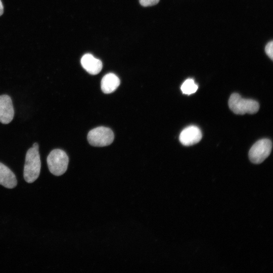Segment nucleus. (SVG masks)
Listing matches in <instances>:
<instances>
[{
    "instance_id": "obj_1",
    "label": "nucleus",
    "mask_w": 273,
    "mask_h": 273,
    "mask_svg": "<svg viewBox=\"0 0 273 273\" xmlns=\"http://www.w3.org/2000/svg\"><path fill=\"white\" fill-rule=\"evenodd\" d=\"M41 161L38 152V145L35 143L27 151L24 167V178L28 183L34 182L39 176Z\"/></svg>"
},
{
    "instance_id": "obj_2",
    "label": "nucleus",
    "mask_w": 273,
    "mask_h": 273,
    "mask_svg": "<svg viewBox=\"0 0 273 273\" xmlns=\"http://www.w3.org/2000/svg\"><path fill=\"white\" fill-rule=\"evenodd\" d=\"M230 109L236 114H254L259 108L258 103L252 99L242 98L237 93L232 94L229 100Z\"/></svg>"
},
{
    "instance_id": "obj_3",
    "label": "nucleus",
    "mask_w": 273,
    "mask_h": 273,
    "mask_svg": "<svg viewBox=\"0 0 273 273\" xmlns=\"http://www.w3.org/2000/svg\"><path fill=\"white\" fill-rule=\"evenodd\" d=\"M47 161L50 171L55 175L59 176L66 172L69 158L62 150L54 149L48 156Z\"/></svg>"
},
{
    "instance_id": "obj_4",
    "label": "nucleus",
    "mask_w": 273,
    "mask_h": 273,
    "mask_svg": "<svg viewBox=\"0 0 273 273\" xmlns=\"http://www.w3.org/2000/svg\"><path fill=\"white\" fill-rule=\"evenodd\" d=\"M114 135L112 130L106 127L100 126L93 129L87 134L90 145L96 147H104L110 145Z\"/></svg>"
},
{
    "instance_id": "obj_5",
    "label": "nucleus",
    "mask_w": 273,
    "mask_h": 273,
    "mask_svg": "<svg viewBox=\"0 0 273 273\" xmlns=\"http://www.w3.org/2000/svg\"><path fill=\"white\" fill-rule=\"evenodd\" d=\"M272 149V143L267 139L257 141L250 148L249 158L255 164L262 162L270 154Z\"/></svg>"
},
{
    "instance_id": "obj_6",
    "label": "nucleus",
    "mask_w": 273,
    "mask_h": 273,
    "mask_svg": "<svg viewBox=\"0 0 273 273\" xmlns=\"http://www.w3.org/2000/svg\"><path fill=\"white\" fill-rule=\"evenodd\" d=\"M201 130L196 126L191 125L184 128L179 134V141L184 146H189L198 143L202 139Z\"/></svg>"
},
{
    "instance_id": "obj_7",
    "label": "nucleus",
    "mask_w": 273,
    "mask_h": 273,
    "mask_svg": "<svg viewBox=\"0 0 273 273\" xmlns=\"http://www.w3.org/2000/svg\"><path fill=\"white\" fill-rule=\"evenodd\" d=\"M14 110L12 100L8 95L0 96V122L9 123L13 119Z\"/></svg>"
},
{
    "instance_id": "obj_8",
    "label": "nucleus",
    "mask_w": 273,
    "mask_h": 273,
    "mask_svg": "<svg viewBox=\"0 0 273 273\" xmlns=\"http://www.w3.org/2000/svg\"><path fill=\"white\" fill-rule=\"evenodd\" d=\"M82 67L89 74L96 75L102 70L103 64L101 60L90 54L84 55L80 60Z\"/></svg>"
},
{
    "instance_id": "obj_9",
    "label": "nucleus",
    "mask_w": 273,
    "mask_h": 273,
    "mask_svg": "<svg viewBox=\"0 0 273 273\" xmlns=\"http://www.w3.org/2000/svg\"><path fill=\"white\" fill-rule=\"evenodd\" d=\"M17 184L16 177L11 170L0 162V185L9 188H15Z\"/></svg>"
},
{
    "instance_id": "obj_10",
    "label": "nucleus",
    "mask_w": 273,
    "mask_h": 273,
    "mask_svg": "<svg viewBox=\"0 0 273 273\" xmlns=\"http://www.w3.org/2000/svg\"><path fill=\"white\" fill-rule=\"evenodd\" d=\"M120 85V79L115 74L110 73L106 74L102 78L101 87L105 94H110L114 92Z\"/></svg>"
},
{
    "instance_id": "obj_11",
    "label": "nucleus",
    "mask_w": 273,
    "mask_h": 273,
    "mask_svg": "<svg viewBox=\"0 0 273 273\" xmlns=\"http://www.w3.org/2000/svg\"><path fill=\"white\" fill-rule=\"evenodd\" d=\"M198 87V85L195 83L194 80L192 78H189L184 82L180 89L183 94L190 95L195 93Z\"/></svg>"
},
{
    "instance_id": "obj_12",
    "label": "nucleus",
    "mask_w": 273,
    "mask_h": 273,
    "mask_svg": "<svg viewBox=\"0 0 273 273\" xmlns=\"http://www.w3.org/2000/svg\"><path fill=\"white\" fill-rule=\"evenodd\" d=\"M265 51L271 60L273 59V41L271 40L267 43L265 46Z\"/></svg>"
},
{
    "instance_id": "obj_13",
    "label": "nucleus",
    "mask_w": 273,
    "mask_h": 273,
    "mask_svg": "<svg viewBox=\"0 0 273 273\" xmlns=\"http://www.w3.org/2000/svg\"><path fill=\"white\" fill-rule=\"evenodd\" d=\"M159 1V0H139L140 4L144 7L155 5Z\"/></svg>"
},
{
    "instance_id": "obj_14",
    "label": "nucleus",
    "mask_w": 273,
    "mask_h": 273,
    "mask_svg": "<svg viewBox=\"0 0 273 273\" xmlns=\"http://www.w3.org/2000/svg\"><path fill=\"white\" fill-rule=\"evenodd\" d=\"M4 7L1 0H0V16L3 14Z\"/></svg>"
}]
</instances>
